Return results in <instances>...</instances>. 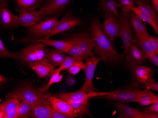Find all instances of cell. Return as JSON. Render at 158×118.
I'll use <instances>...</instances> for the list:
<instances>
[{
    "label": "cell",
    "mask_w": 158,
    "mask_h": 118,
    "mask_svg": "<svg viewBox=\"0 0 158 118\" xmlns=\"http://www.w3.org/2000/svg\"><path fill=\"white\" fill-rule=\"evenodd\" d=\"M91 33L93 48L102 60L114 64L121 61L122 55L116 51L110 40L104 32L100 21L98 19L91 23Z\"/></svg>",
    "instance_id": "1"
},
{
    "label": "cell",
    "mask_w": 158,
    "mask_h": 118,
    "mask_svg": "<svg viewBox=\"0 0 158 118\" xmlns=\"http://www.w3.org/2000/svg\"><path fill=\"white\" fill-rule=\"evenodd\" d=\"M42 91L32 84H26L7 93L6 98H16L19 102H26L35 105Z\"/></svg>",
    "instance_id": "2"
},
{
    "label": "cell",
    "mask_w": 158,
    "mask_h": 118,
    "mask_svg": "<svg viewBox=\"0 0 158 118\" xmlns=\"http://www.w3.org/2000/svg\"><path fill=\"white\" fill-rule=\"evenodd\" d=\"M140 90L136 87L120 89L112 92H109L107 95L100 96L99 98L110 99L121 102L137 103Z\"/></svg>",
    "instance_id": "3"
},
{
    "label": "cell",
    "mask_w": 158,
    "mask_h": 118,
    "mask_svg": "<svg viewBox=\"0 0 158 118\" xmlns=\"http://www.w3.org/2000/svg\"><path fill=\"white\" fill-rule=\"evenodd\" d=\"M100 61H102V59L99 57H95L94 55L86 59L85 67L83 69L85 74V82L79 91L86 93L95 91V89L93 85V77L97 66Z\"/></svg>",
    "instance_id": "4"
},
{
    "label": "cell",
    "mask_w": 158,
    "mask_h": 118,
    "mask_svg": "<svg viewBox=\"0 0 158 118\" xmlns=\"http://www.w3.org/2000/svg\"><path fill=\"white\" fill-rule=\"evenodd\" d=\"M59 22L57 17H48L38 24L28 27L27 31L35 39L48 38Z\"/></svg>",
    "instance_id": "5"
},
{
    "label": "cell",
    "mask_w": 158,
    "mask_h": 118,
    "mask_svg": "<svg viewBox=\"0 0 158 118\" xmlns=\"http://www.w3.org/2000/svg\"><path fill=\"white\" fill-rule=\"evenodd\" d=\"M130 14L122 13L118 17L120 23L119 36L121 39L124 48V53L127 55L131 45L134 43L132 30L129 24Z\"/></svg>",
    "instance_id": "6"
},
{
    "label": "cell",
    "mask_w": 158,
    "mask_h": 118,
    "mask_svg": "<svg viewBox=\"0 0 158 118\" xmlns=\"http://www.w3.org/2000/svg\"><path fill=\"white\" fill-rule=\"evenodd\" d=\"M50 95L46 92H43L39 100L34 106L31 118H49L51 113V103L49 97Z\"/></svg>",
    "instance_id": "7"
},
{
    "label": "cell",
    "mask_w": 158,
    "mask_h": 118,
    "mask_svg": "<svg viewBox=\"0 0 158 118\" xmlns=\"http://www.w3.org/2000/svg\"><path fill=\"white\" fill-rule=\"evenodd\" d=\"M72 0H49L38 11L40 16L46 17L60 12L71 2Z\"/></svg>",
    "instance_id": "8"
},
{
    "label": "cell",
    "mask_w": 158,
    "mask_h": 118,
    "mask_svg": "<svg viewBox=\"0 0 158 118\" xmlns=\"http://www.w3.org/2000/svg\"><path fill=\"white\" fill-rule=\"evenodd\" d=\"M80 24V19L73 16L70 12L67 13L61 20H59L58 24L48 38H49L56 34L69 30L78 26Z\"/></svg>",
    "instance_id": "9"
},
{
    "label": "cell",
    "mask_w": 158,
    "mask_h": 118,
    "mask_svg": "<svg viewBox=\"0 0 158 118\" xmlns=\"http://www.w3.org/2000/svg\"><path fill=\"white\" fill-rule=\"evenodd\" d=\"M127 55V63L133 71L136 67L145 63L146 53L135 45H131Z\"/></svg>",
    "instance_id": "10"
},
{
    "label": "cell",
    "mask_w": 158,
    "mask_h": 118,
    "mask_svg": "<svg viewBox=\"0 0 158 118\" xmlns=\"http://www.w3.org/2000/svg\"><path fill=\"white\" fill-rule=\"evenodd\" d=\"M44 19L35 10H19V25L28 28L41 22Z\"/></svg>",
    "instance_id": "11"
},
{
    "label": "cell",
    "mask_w": 158,
    "mask_h": 118,
    "mask_svg": "<svg viewBox=\"0 0 158 118\" xmlns=\"http://www.w3.org/2000/svg\"><path fill=\"white\" fill-rule=\"evenodd\" d=\"M102 26L104 32L111 40H114L119 36L120 27L118 18L105 15V19Z\"/></svg>",
    "instance_id": "12"
},
{
    "label": "cell",
    "mask_w": 158,
    "mask_h": 118,
    "mask_svg": "<svg viewBox=\"0 0 158 118\" xmlns=\"http://www.w3.org/2000/svg\"><path fill=\"white\" fill-rule=\"evenodd\" d=\"M21 43H33L42 44L45 45L53 47L56 49L61 50L66 53L70 46V42L68 40H52L48 38L44 39L24 38L20 40Z\"/></svg>",
    "instance_id": "13"
},
{
    "label": "cell",
    "mask_w": 158,
    "mask_h": 118,
    "mask_svg": "<svg viewBox=\"0 0 158 118\" xmlns=\"http://www.w3.org/2000/svg\"><path fill=\"white\" fill-rule=\"evenodd\" d=\"M80 48L85 59L93 55V44L91 36L87 33H81L74 36Z\"/></svg>",
    "instance_id": "14"
},
{
    "label": "cell",
    "mask_w": 158,
    "mask_h": 118,
    "mask_svg": "<svg viewBox=\"0 0 158 118\" xmlns=\"http://www.w3.org/2000/svg\"><path fill=\"white\" fill-rule=\"evenodd\" d=\"M18 59L31 67L39 62L35 51L34 44L31 45L18 53Z\"/></svg>",
    "instance_id": "15"
},
{
    "label": "cell",
    "mask_w": 158,
    "mask_h": 118,
    "mask_svg": "<svg viewBox=\"0 0 158 118\" xmlns=\"http://www.w3.org/2000/svg\"><path fill=\"white\" fill-rule=\"evenodd\" d=\"M72 109L76 117H81L85 115L91 116L89 111V99H77L68 102Z\"/></svg>",
    "instance_id": "16"
},
{
    "label": "cell",
    "mask_w": 158,
    "mask_h": 118,
    "mask_svg": "<svg viewBox=\"0 0 158 118\" xmlns=\"http://www.w3.org/2000/svg\"><path fill=\"white\" fill-rule=\"evenodd\" d=\"M20 102L16 98H6L0 104L5 118H17L18 110Z\"/></svg>",
    "instance_id": "17"
},
{
    "label": "cell",
    "mask_w": 158,
    "mask_h": 118,
    "mask_svg": "<svg viewBox=\"0 0 158 118\" xmlns=\"http://www.w3.org/2000/svg\"><path fill=\"white\" fill-rule=\"evenodd\" d=\"M0 23L5 27H17L19 25V17L13 14L8 7H0Z\"/></svg>",
    "instance_id": "18"
},
{
    "label": "cell",
    "mask_w": 158,
    "mask_h": 118,
    "mask_svg": "<svg viewBox=\"0 0 158 118\" xmlns=\"http://www.w3.org/2000/svg\"><path fill=\"white\" fill-rule=\"evenodd\" d=\"M49 99L53 109L61 113L71 116L72 118L76 117L72 109L67 102L61 100L56 96L51 95L50 96Z\"/></svg>",
    "instance_id": "19"
},
{
    "label": "cell",
    "mask_w": 158,
    "mask_h": 118,
    "mask_svg": "<svg viewBox=\"0 0 158 118\" xmlns=\"http://www.w3.org/2000/svg\"><path fill=\"white\" fill-rule=\"evenodd\" d=\"M40 78H46L51 76L56 69L55 67L48 62H39L31 67Z\"/></svg>",
    "instance_id": "20"
},
{
    "label": "cell",
    "mask_w": 158,
    "mask_h": 118,
    "mask_svg": "<svg viewBox=\"0 0 158 118\" xmlns=\"http://www.w3.org/2000/svg\"><path fill=\"white\" fill-rule=\"evenodd\" d=\"M105 15L118 18L120 16L118 12V4L117 0H99Z\"/></svg>",
    "instance_id": "21"
},
{
    "label": "cell",
    "mask_w": 158,
    "mask_h": 118,
    "mask_svg": "<svg viewBox=\"0 0 158 118\" xmlns=\"http://www.w3.org/2000/svg\"><path fill=\"white\" fill-rule=\"evenodd\" d=\"M133 43H135V45L144 51L146 54L151 55L154 53L148 38L144 34L136 32Z\"/></svg>",
    "instance_id": "22"
},
{
    "label": "cell",
    "mask_w": 158,
    "mask_h": 118,
    "mask_svg": "<svg viewBox=\"0 0 158 118\" xmlns=\"http://www.w3.org/2000/svg\"><path fill=\"white\" fill-rule=\"evenodd\" d=\"M116 108L120 112L118 118H137L140 111L123 103H118Z\"/></svg>",
    "instance_id": "23"
},
{
    "label": "cell",
    "mask_w": 158,
    "mask_h": 118,
    "mask_svg": "<svg viewBox=\"0 0 158 118\" xmlns=\"http://www.w3.org/2000/svg\"><path fill=\"white\" fill-rule=\"evenodd\" d=\"M65 53L58 49L48 51L47 58L48 61L54 67H59L66 58Z\"/></svg>",
    "instance_id": "24"
},
{
    "label": "cell",
    "mask_w": 158,
    "mask_h": 118,
    "mask_svg": "<svg viewBox=\"0 0 158 118\" xmlns=\"http://www.w3.org/2000/svg\"><path fill=\"white\" fill-rule=\"evenodd\" d=\"M156 102H158V95L146 89L140 90L137 103L141 105L147 106Z\"/></svg>",
    "instance_id": "25"
},
{
    "label": "cell",
    "mask_w": 158,
    "mask_h": 118,
    "mask_svg": "<svg viewBox=\"0 0 158 118\" xmlns=\"http://www.w3.org/2000/svg\"><path fill=\"white\" fill-rule=\"evenodd\" d=\"M134 71L136 80L143 84L144 83L153 75L151 68L142 65L136 67Z\"/></svg>",
    "instance_id": "26"
},
{
    "label": "cell",
    "mask_w": 158,
    "mask_h": 118,
    "mask_svg": "<svg viewBox=\"0 0 158 118\" xmlns=\"http://www.w3.org/2000/svg\"><path fill=\"white\" fill-rule=\"evenodd\" d=\"M56 97L67 103L77 99H86L89 98L87 93L79 90L74 92H62L56 95Z\"/></svg>",
    "instance_id": "27"
},
{
    "label": "cell",
    "mask_w": 158,
    "mask_h": 118,
    "mask_svg": "<svg viewBox=\"0 0 158 118\" xmlns=\"http://www.w3.org/2000/svg\"><path fill=\"white\" fill-rule=\"evenodd\" d=\"M69 40L70 42V47L66 53L68 54L71 57L77 59L78 60H83L85 58L74 36L71 38Z\"/></svg>",
    "instance_id": "28"
},
{
    "label": "cell",
    "mask_w": 158,
    "mask_h": 118,
    "mask_svg": "<svg viewBox=\"0 0 158 118\" xmlns=\"http://www.w3.org/2000/svg\"><path fill=\"white\" fill-rule=\"evenodd\" d=\"M130 16L131 25L136 32H139L146 36L148 32H147L146 25L143 23L142 20L133 11L130 12Z\"/></svg>",
    "instance_id": "29"
},
{
    "label": "cell",
    "mask_w": 158,
    "mask_h": 118,
    "mask_svg": "<svg viewBox=\"0 0 158 118\" xmlns=\"http://www.w3.org/2000/svg\"><path fill=\"white\" fill-rule=\"evenodd\" d=\"M19 10H34L40 6L43 0H14Z\"/></svg>",
    "instance_id": "30"
},
{
    "label": "cell",
    "mask_w": 158,
    "mask_h": 118,
    "mask_svg": "<svg viewBox=\"0 0 158 118\" xmlns=\"http://www.w3.org/2000/svg\"><path fill=\"white\" fill-rule=\"evenodd\" d=\"M132 11L135 13L142 21L145 22L150 24L152 26L155 33L156 34L158 33V20L153 18L145 14L144 13L141 12L138 8L134 7L132 9Z\"/></svg>",
    "instance_id": "31"
},
{
    "label": "cell",
    "mask_w": 158,
    "mask_h": 118,
    "mask_svg": "<svg viewBox=\"0 0 158 118\" xmlns=\"http://www.w3.org/2000/svg\"><path fill=\"white\" fill-rule=\"evenodd\" d=\"M34 105L26 102H20L18 110V118H31Z\"/></svg>",
    "instance_id": "32"
},
{
    "label": "cell",
    "mask_w": 158,
    "mask_h": 118,
    "mask_svg": "<svg viewBox=\"0 0 158 118\" xmlns=\"http://www.w3.org/2000/svg\"><path fill=\"white\" fill-rule=\"evenodd\" d=\"M135 1L138 6L137 8L141 12L153 17V18L158 21V15L149 5L144 3L142 1V0H135Z\"/></svg>",
    "instance_id": "33"
},
{
    "label": "cell",
    "mask_w": 158,
    "mask_h": 118,
    "mask_svg": "<svg viewBox=\"0 0 158 118\" xmlns=\"http://www.w3.org/2000/svg\"><path fill=\"white\" fill-rule=\"evenodd\" d=\"M63 78V75L60 74V72H58V71L54 72L53 74L51 75V78L50 79L49 81L47 84L39 88V89L40 91H43V92H46L53 84L62 82Z\"/></svg>",
    "instance_id": "34"
},
{
    "label": "cell",
    "mask_w": 158,
    "mask_h": 118,
    "mask_svg": "<svg viewBox=\"0 0 158 118\" xmlns=\"http://www.w3.org/2000/svg\"><path fill=\"white\" fill-rule=\"evenodd\" d=\"M33 44L35 54L39 62H48L47 58L48 50L46 49L45 47L46 45L42 44H37V43H34Z\"/></svg>",
    "instance_id": "35"
},
{
    "label": "cell",
    "mask_w": 158,
    "mask_h": 118,
    "mask_svg": "<svg viewBox=\"0 0 158 118\" xmlns=\"http://www.w3.org/2000/svg\"><path fill=\"white\" fill-rule=\"evenodd\" d=\"M118 3L122 13L125 14H130L135 7L134 0H118Z\"/></svg>",
    "instance_id": "36"
},
{
    "label": "cell",
    "mask_w": 158,
    "mask_h": 118,
    "mask_svg": "<svg viewBox=\"0 0 158 118\" xmlns=\"http://www.w3.org/2000/svg\"><path fill=\"white\" fill-rule=\"evenodd\" d=\"M0 58H9L13 59H18L17 53L11 52L7 50L0 38Z\"/></svg>",
    "instance_id": "37"
},
{
    "label": "cell",
    "mask_w": 158,
    "mask_h": 118,
    "mask_svg": "<svg viewBox=\"0 0 158 118\" xmlns=\"http://www.w3.org/2000/svg\"><path fill=\"white\" fill-rule=\"evenodd\" d=\"M78 60L73 57L69 56V57H66L64 62L62 63V65L59 67L58 68L55 69L54 72L56 71H58L61 72L63 70H65L66 69H68L70 67H72L74 63H76V62L78 61ZM53 72V73H54Z\"/></svg>",
    "instance_id": "38"
},
{
    "label": "cell",
    "mask_w": 158,
    "mask_h": 118,
    "mask_svg": "<svg viewBox=\"0 0 158 118\" xmlns=\"http://www.w3.org/2000/svg\"><path fill=\"white\" fill-rule=\"evenodd\" d=\"M85 63L83 60H78L72 67L68 69V72L70 74L75 75L85 68Z\"/></svg>",
    "instance_id": "39"
},
{
    "label": "cell",
    "mask_w": 158,
    "mask_h": 118,
    "mask_svg": "<svg viewBox=\"0 0 158 118\" xmlns=\"http://www.w3.org/2000/svg\"><path fill=\"white\" fill-rule=\"evenodd\" d=\"M143 88L146 89L152 90L153 91H158V83L155 81L153 77V75H152L149 79L143 84Z\"/></svg>",
    "instance_id": "40"
},
{
    "label": "cell",
    "mask_w": 158,
    "mask_h": 118,
    "mask_svg": "<svg viewBox=\"0 0 158 118\" xmlns=\"http://www.w3.org/2000/svg\"><path fill=\"white\" fill-rule=\"evenodd\" d=\"M155 54L158 55V39L157 37L150 36L149 33L146 35Z\"/></svg>",
    "instance_id": "41"
},
{
    "label": "cell",
    "mask_w": 158,
    "mask_h": 118,
    "mask_svg": "<svg viewBox=\"0 0 158 118\" xmlns=\"http://www.w3.org/2000/svg\"><path fill=\"white\" fill-rule=\"evenodd\" d=\"M158 112H153L151 111H146L140 112L137 118H158Z\"/></svg>",
    "instance_id": "42"
},
{
    "label": "cell",
    "mask_w": 158,
    "mask_h": 118,
    "mask_svg": "<svg viewBox=\"0 0 158 118\" xmlns=\"http://www.w3.org/2000/svg\"><path fill=\"white\" fill-rule=\"evenodd\" d=\"M49 118H72L71 116L57 112V111L51 108V113L50 114Z\"/></svg>",
    "instance_id": "43"
},
{
    "label": "cell",
    "mask_w": 158,
    "mask_h": 118,
    "mask_svg": "<svg viewBox=\"0 0 158 118\" xmlns=\"http://www.w3.org/2000/svg\"><path fill=\"white\" fill-rule=\"evenodd\" d=\"M146 59H148L151 63L156 66L158 67V55L153 53L151 55L146 54Z\"/></svg>",
    "instance_id": "44"
},
{
    "label": "cell",
    "mask_w": 158,
    "mask_h": 118,
    "mask_svg": "<svg viewBox=\"0 0 158 118\" xmlns=\"http://www.w3.org/2000/svg\"><path fill=\"white\" fill-rule=\"evenodd\" d=\"M151 105V106L149 107V108H147L146 110L158 113V102H155Z\"/></svg>",
    "instance_id": "45"
},
{
    "label": "cell",
    "mask_w": 158,
    "mask_h": 118,
    "mask_svg": "<svg viewBox=\"0 0 158 118\" xmlns=\"http://www.w3.org/2000/svg\"><path fill=\"white\" fill-rule=\"evenodd\" d=\"M8 79H7L6 77H4L0 74V86L5 84V83L8 81Z\"/></svg>",
    "instance_id": "46"
},
{
    "label": "cell",
    "mask_w": 158,
    "mask_h": 118,
    "mask_svg": "<svg viewBox=\"0 0 158 118\" xmlns=\"http://www.w3.org/2000/svg\"><path fill=\"white\" fill-rule=\"evenodd\" d=\"M153 3V7L155 10V12L158 15V0H152Z\"/></svg>",
    "instance_id": "47"
},
{
    "label": "cell",
    "mask_w": 158,
    "mask_h": 118,
    "mask_svg": "<svg viewBox=\"0 0 158 118\" xmlns=\"http://www.w3.org/2000/svg\"><path fill=\"white\" fill-rule=\"evenodd\" d=\"M8 7V2L6 0H0V7Z\"/></svg>",
    "instance_id": "48"
},
{
    "label": "cell",
    "mask_w": 158,
    "mask_h": 118,
    "mask_svg": "<svg viewBox=\"0 0 158 118\" xmlns=\"http://www.w3.org/2000/svg\"><path fill=\"white\" fill-rule=\"evenodd\" d=\"M0 118H5V115L2 112V109L1 107L0 106Z\"/></svg>",
    "instance_id": "49"
}]
</instances>
